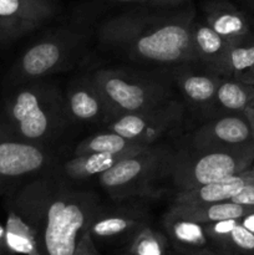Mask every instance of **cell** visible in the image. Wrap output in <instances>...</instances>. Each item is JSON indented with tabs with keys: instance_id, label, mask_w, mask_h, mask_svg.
Here are the masks:
<instances>
[{
	"instance_id": "cell-22",
	"label": "cell",
	"mask_w": 254,
	"mask_h": 255,
	"mask_svg": "<svg viewBox=\"0 0 254 255\" xmlns=\"http://www.w3.org/2000/svg\"><path fill=\"white\" fill-rule=\"evenodd\" d=\"M131 154L134 153H87L74 156L62 164L61 174L70 181H86L92 177H99Z\"/></svg>"
},
{
	"instance_id": "cell-34",
	"label": "cell",
	"mask_w": 254,
	"mask_h": 255,
	"mask_svg": "<svg viewBox=\"0 0 254 255\" xmlns=\"http://www.w3.org/2000/svg\"><path fill=\"white\" fill-rule=\"evenodd\" d=\"M11 36L9 35V32L6 31V29H5L4 26H2V24L0 22V44H4V42H7V41H11Z\"/></svg>"
},
{
	"instance_id": "cell-9",
	"label": "cell",
	"mask_w": 254,
	"mask_h": 255,
	"mask_svg": "<svg viewBox=\"0 0 254 255\" xmlns=\"http://www.w3.org/2000/svg\"><path fill=\"white\" fill-rule=\"evenodd\" d=\"M188 141V146L197 149L254 147L253 131L246 112L212 117L192 132Z\"/></svg>"
},
{
	"instance_id": "cell-37",
	"label": "cell",
	"mask_w": 254,
	"mask_h": 255,
	"mask_svg": "<svg viewBox=\"0 0 254 255\" xmlns=\"http://www.w3.org/2000/svg\"><path fill=\"white\" fill-rule=\"evenodd\" d=\"M168 255H178V254H176V253H174V252H171V253H169Z\"/></svg>"
},
{
	"instance_id": "cell-8",
	"label": "cell",
	"mask_w": 254,
	"mask_h": 255,
	"mask_svg": "<svg viewBox=\"0 0 254 255\" xmlns=\"http://www.w3.org/2000/svg\"><path fill=\"white\" fill-rule=\"evenodd\" d=\"M184 116L186 105L177 99L157 109L121 115L109 122L106 129L141 143L156 144L162 137L177 131Z\"/></svg>"
},
{
	"instance_id": "cell-35",
	"label": "cell",
	"mask_w": 254,
	"mask_h": 255,
	"mask_svg": "<svg viewBox=\"0 0 254 255\" xmlns=\"http://www.w3.org/2000/svg\"><path fill=\"white\" fill-rule=\"evenodd\" d=\"M114 2H121V4H146L147 0H111Z\"/></svg>"
},
{
	"instance_id": "cell-17",
	"label": "cell",
	"mask_w": 254,
	"mask_h": 255,
	"mask_svg": "<svg viewBox=\"0 0 254 255\" xmlns=\"http://www.w3.org/2000/svg\"><path fill=\"white\" fill-rule=\"evenodd\" d=\"M254 179V166L247 171L234 176L203 184L189 191L177 192L172 204L189 206L198 203H216V202L229 201L239 189L246 186L249 181Z\"/></svg>"
},
{
	"instance_id": "cell-16",
	"label": "cell",
	"mask_w": 254,
	"mask_h": 255,
	"mask_svg": "<svg viewBox=\"0 0 254 255\" xmlns=\"http://www.w3.org/2000/svg\"><path fill=\"white\" fill-rule=\"evenodd\" d=\"M203 226L213 251L229 255H254V233L244 228L239 219H223Z\"/></svg>"
},
{
	"instance_id": "cell-39",
	"label": "cell",
	"mask_w": 254,
	"mask_h": 255,
	"mask_svg": "<svg viewBox=\"0 0 254 255\" xmlns=\"http://www.w3.org/2000/svg\"><path fill=\"white\" fill-rule=\"evenodd\" d=\"M251 1H252V2H253V5H254V0H251Z\"/></svg>"
},
{
	"instance_id": "cell-3",
	"label": "cell",
	"mask_w": 254,
	"mask_h": 255,
	"mask_svg": "<svg viewBox=\"0 0 254 255\" xmlns=\"http://www.w3.org/2000/svg\"><path fill=\"white\" fill-rule=\"evenodd\" d=\"M67 122L64 94L46 79L11 86L0 110V133L45 146Z\"/></svg>"
},
{
	"instance_id": "cell-18",
	"label": "cell",
	"mask_w": 254,
	"mask_h": 255,
	"mask_svg": "<svg viewBox=\"0 0 254 255\" xmlns=\"http://www.w3.org/2000/svg\"><path fill=\"white\" fill-rule=\"evenodd\" d=\"M162 226L174 253L211 248L203 224L167 211L162 219Z\"/></svg>"
},
{
	"instance_id": "cell-32",
	"label": "cell",
	"mask_w": 254,
	"mask_h": 255,
	"mask_svg": "<svg viewBox=\"0 0 254 255\" xmlns=\"http://www.w3.org/2000/svg\"><path fill=\"white\" fill-rule=\"evenodd\" d=\"M6 244H5V226L0 223V255H7Z\"/></svg>"
},
{
	"instance_id": "cell-6",
	"label": "cell",
	"mask_w": 254,
	"mask_h": 255,
	"mask_svg": "<svg viewBox=\"0 0 254 255\" xmlns=\"http://www.w3.org/2000/svg\"><path fill=\"white\" fill-rule=\"evenodd\" d=\"M85 36L79 31L60 29L32 42L16 59L7 74L9 86L46 79L69 69L84 49Z\"/></svg>"
},
{
	"instance_id": "cell-19",
	"label": "cell",
	"mask_w": 254,
	"mask_h": 255,
	"mask_svg": "<svg viewBox=\"0 0 254 255\" xmlns=\"http://www.w3.org/2000/svg\"><path fill=\"white\" fill-rule=\"evenodd\" d=\"M204 21L228 44L252 32L248 17L228 1H212L207 5Z\"/></svg>"
},
{
	"instance_id": "cell-27",
	"label": "cell",
	"mask_w": 254,
	"mask_h": 255,
	"mask_svg": "<svg viewBox=\"0 0 254 255\" xmlns=\"http://www.w3.org/2000/svg\"><path fill=\"white\" fill-rule=\"evenodd\" d=\"M229 201L244 207H254V179L242 187Z\"/></svg>"
},
{
	"instance_id": "cell-30",
	"label": "cell",
	"mask_w": 254,
	"mask_h": 255,
	"mask_svg": "<svg viewBox=\"0 0 254 255\" xmlns=\"http://www.w3.org/2000/svg\"><path fill=\"white\" fill-rule=\"evenodd\" d=\"M178 255H229V254L219 253V252L213 251V249L211 248H204V249H199V251L183 252V253H178Z\"/></svg>"
},
{
	"instance_id": "cell-11",
	"label": "cell",
	"mask_w": 254,
	"mask_h": 255,
	"mask_svg": "<svg viewBox=\"0 0 254 255\" xmlns=\"http://www.w3.org/2000/svg\"><path fill=\"white\" fill-rule=\"evenodd\" d=\"M171 76L184 102L209 119L217 89L223 77L194 64L173 67Z\"/></svg>"
},
{
	"instance_id": "cell-13",
	"label": "cell",
	"mask_w": 254,
	"mask_h": 255,
	"mask_svg": "<svg viewBox=\"0 0 254 255\" xmlns=\"http://www.w3.org/2000/svg\"><path fill=\"white\" fill-rule=\"evenodd\" d=\"M56 10V0H0V22L14 40L49 21Z\"/></svg>"
},
{
	"instance_id": "cell-33",
	"label": "cell",
	"mask_w": 254,
	"mask_h": 255,
	"mask_svg": "<svg viewBox=\"0 0 254 255\" xmlns=\"http://www.w3.org/2000/svg\"><path fill=\"white\" fill-rule=\"evenodd\" d=\"M244 112H246L247 117H248L249 122H251L252 131H253V138H254V104H252Z\"/></svg>"
},
{
	"instance_id": "cell-12",
	"label": "cell",
	"mask_w": 254,
	"mask_h": 255,
	"mask_svg": "<svg viewBox=\"0 0 254 255\" xmlns=\"http://www.w3.org/2000/svg\"><path fill=\"white\" fill-rule=\"evenodd\" d=\"M147 211L136 207H117L101 208L95 214L89 229L94 241H121L131 239L137 232L149 224Z\"/></svg>"
},
{
	"instance_id": "cell-15",
	"label": "cell",
	"mask_w": 254,
	"mask_h": 255,
	"mask_svg": "<svg viewBox=\"0 0 254 255\" xmlns=\"http://www.w3.org/2000/svg\"><path fill=\"white\" fill-rule=\"evenodd\" d=\"M196 64L221 77H229V44L219 36L206 21L194 17L191 26Z\"/></svg>"
},
{
	"instance_id": "cell-36",
	"label": "cell",
	"mask_w": 254,
	"mask_h": 255,
	"mask_svg": "<svg viewBox=\"0 0 254 255\" xmlns=\"http://www.w3.org/2000/svg\"><path fill=\"white\" fill-rule=\"evenodd\" d=\"M251 85H253V86H254V71H253V75H252V79H251Z\"/></svg>"
},
{
	"instance_id": "cell-1",
	"label": "cell",
	"mask_w": 254,
	"mask_h": 255,
	"mask_svg": "<svg viewBox=\"0 0 254 255\" xmlns=\"http://www.w3.org/2000/svg\"><path fill=\"white\" fill-rule=\"evenodd\" d=\"M6 207L31 224L42 255H72L101 204L61 173H45L20 187Z\"/></svg>"
},
{
	"instance_id": "cell-21",
	"label": "cell",
	"mask_w": 254,
	"mask_h": 255,
	"mask_svg": "<svg viewBox=\"0 0 254 255\" xmlns=\"http://www.w3.org/2000/svg\"><path fill=\"white\" fill-rule=\"evenodd\" d=\"M254 104V86L233 77H224L219 82L211 116L241 114Z\"/></svg>"
},
{
	"instance_id": "cell-7",
	"label": "cell",
	"mask_w": 254,
	"mask_h": 255,
	"mask_svg": "<svg viewBox=\"0 0 254 255\" xmlns=\"http://www.w3.org/2000/svg\"><path fill=\"white\" fill-rule=\"evenodd\" d=\"M172 149L164 144H153L138 153L121 159L109 171L100 174V186L114 199H125L146 194L154 182L168 172Z\"/></svg>"
},
{
	"instance_id": "cell-20",
	"label": "cell",
	"mask_w": 254,
	"mask_h": 255,
	"mask_svg": "<svg viewBox=\"0 0 254 255\" xmlns=\"http://www.w3.org/2000/svg\"><path fill=\"white\" fill-rule=\"evenodd\" d=\"M168 212L191 219L201 224L213 223L223 219H241L251 212H254V207H244L231 201L216 202V203H198L189 206L171 204Z\"/></svg>"
},
{
	"instance_id": "cell-24",
	"label": "cell",
	"mask_w": 254,
	"mask_h": 255,
	"mask_svg": "<svg viewBox=\"0 0 254 255\" xmlns=\"http://www.w3.org/2000/svg\"><path fill=\"white\" fill-rule=\"evenodd\" d=\"M153 144H144L106 129L82 139L74 149V156L87 153H138Z\"/></svg>"
},
{
	"instance_id": "cell-4",
	"label": "cell",
	"mask_w": 254,
	"mask_h": 255,
	"mask_svg": "<svg viewBox=\"0 0 254 255\" xmlns=\"http://www.w3.org/2000/svg\"><path fill=\"white\" fill-rule=\"evenodd\" d=\"M112 120L121 115L146 111L177 100L168 81L149 75L117 69H100L90 74Z\"/></svg>"
},
{
	"instance_id": "cell-14",
	"label": "cell",
	"mask_w": 254,
	"mask_h": 255,
	"mask_svg": "<svg viewBox=\"0 0 254 255\" xmlns=\"http://www.w3.org/2000/svg\"><path fill=\"white\" fill-rule=\"evenodd\" d=\"M67 120L79 124H105L112 121L109 109L90 75L74 80L64 94Z\"/></svg>"
},
{
	"instance_id": "cell-2",
	"label": "cell",
	"mask_w": 254,
	"mask_h": 255,
	"mask_svg": "<svg viewBox=\"0 0 254 255\" xmlns=\"http://www.w3.org/2000/svg\"><path fill=\"white\" fill-rule=\"evenodd\" d=\"M193 10L167 14L126 12L106 20L99 29L104 47L131 61L157 67L196 64L191 26Z\"/></svg>"
},
{
	"instance_id": "cell-25",
	"label": "cell",
	"mask_w": 254,
	"mask_h": 255,
	"mask_svg": "<svg viewBox=\"0 0 254 255\" xmlns=\"http://www.w3.org/2000/svg\"><path fill=\"white\" fill-rule=\"evenodd\" d=\"M229 77L251 84L254 71V34L246 35L229 44Z\"/></svg>"
},
{
	"instance_id": "cell-5",
	"label": "cell",
	"mask_w": 254,
	"mask_h": 255,
	"mask_svg": "<svg viewBox=\"0 0 254 255\" xmlns=\"http://www.w3.org/2000/svg\"><path fill=\"white\" fill-rule=\"evenodd\" d=\"M254 166V147L234 149L172 151L168 174L177 192L189 191L247 171Z\"/></svg>"
},
{
	"instance_id": "cell-10",
	"label": "cell",
	"mask_w": 254,
	"mask_h": 255,
	"mask_svg": "<svg viewBox=\"0 0 254 255\" xmlns=\"http://www.w3.org/2000/svg\"><path fill=\"white\" fill-rule=\"evenodd\" d=\"M52 161L45 144L0 133V186L42 173Z\"/></svg>"
},
{
	"instance_id": "cell-23",
	"label": "cell",
	"mask_w": 254,
	"mask_h": 255,
	"mask_svg": "<svg viewBox=\"0 0 254 255\" xmlns=\"http://www.w3.org/2000/svg\"><path fill=\"white\" fill-rule=\"evenodd\" d=\"M5 244L7 253L16 255H42L39 238L31 224L16 211L6 207Z\"/></svg>"
},
{
	"instance_id": "cell-29",
	"label": "cell",
	"mask_w": 254,
	"mask_h": 255,
	"mask_svg": "<svg viewBox=\"0 0 254 255\" xmlns=\"http://www.w3.org/2000/svg\"><path fill=\"white\" fill-rule=\"evenodd\" d=\"M239 222H241V224L244 228H247L249 232L254 233V212H251L247 216H244L243 218L239 219Z\"/></svg>"
},
{
	"instance_id": "cell-31",
	"label": "cell",
	"mask_w": 254,
	"mask_h": 255,
	"mask_svg": "<svg viewBox=\"0 0 254 255\" xmlns=\"http://www.w3.org/2000/svg\"><path fill=\"white\" fill-rule=\"evenodd\" d=\"M186 0H147V2H151V4L157 5V6H176V5L182 4Z\"/></svg>"
},
{
	"instance_id": "cell-38",
	"label": "cell",
	"mask_w": 254,
	"mask_h": 255,
	"mask_svg": "<svg viewBox=\"0 0 254 255\" xmlns=\"http://www.w3.org/2000/svg\"><path fill=\"white\" fill-rule=\"evenodd\" d=\"M121 255H132V254H129V253H125V254H121Z\"/></svg>"
},
{
	"instance_id": "cell-28",
	"label": "cell",
	"mask_w": 254,
	"mask_h": 255,
	"mask_svg": "<svg viewBox=\"0 0 254 255\" xmlns=\"http://www.w3.org/2000/svg\"><path fill=\"white\" fill-rule=\"evenodd\" d=\"M72 255H101L99 249H97L96 244H95L94 238H92L87 229L82 233L81 238H80L76 249H75Z\"/></svg>"
},
{
	"instance_id": "cell-26",
	"label": "cell",
	"mask_w": 254,
	"mask_h": 255,
	"mask_svg": "<svg viewBox=\"0 0 254 255\" xmlns=\"http://www.w3.org/2000/svg\"><path fill=\"white\" fill-rule=\"evenodd\" d=\"M127 253L132 255H168L171 243L166 234L144 226L131 238Z\"/></svg>"
}]
</instances>
